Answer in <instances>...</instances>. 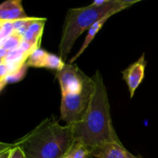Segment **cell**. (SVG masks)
I'll return each mask as SVG.
<instances>
[{
	"mask_svg": "<svg viewBox=\"0 0 158 158\" xmlns=\"http://www.w3.org/2000/svg\"><path fill=\"white\" fill-rule=\"evenodd\" d=\"M92 78L96 87L89 109L83 120L73 125L74 140L84 143L91 150L120 142L113 125L107 92L100 71H96Z\"/></svg>",
	"mask_w": 158,
	"mask_h": 158,
	"instance_id": "1",
	"label": "cell"
},
{
	"mask_svg": "<svg viewBox=\"0 0 158 158\" xmlns=\"http://www.w3.org/2000/svg\"><path fill=\"white\" fill-rule=\"evenodd\" d=\"M29 18L20 0H9L0 6V22H16Z\"/></svg>",
	"mask_w": 158,
	"mask_h": 158,
	"instance_id": "9",
	"label": "cell"
},
{
	"mask_svg": "<svg viewBox=\"0 0 158 158\" xmlns=\"http://www.w3.org/2000/svg\"><path fill=\"white\" fill-rule=\"evenodd\" d=\"M66 157L67 158H89L91 157V149L81 142L74 141Z\"/></svg>",
	"mask_w": 158,
	"mask_h": 158,
	"instance_id": "13",
	"label": "cell"
},
{
	"mask_svg": "<svg viewBox=\"0 0 158 158\" xmlns=\"http://www.w3.org/2000/svg\"><path fill=\"white\" fill-rule=\"evenodd\" d=\"M73 125H61L55 117H48L19 139L26 158H60L66 155L74 143Z\"/></svg>",
	"mask_w": 158,
	"mask_h": 158,
	"instance_id": "2",
	"label": "cell"
},
{
	"mask_svg": "<svg viewBox=\"0 0 158 158\" xmlns=\"http://www.w3.org/2000/svg\"><path fill=\"white\" fill-rule=\"evenodd\" d=\"M60 158H67V157H66V156H65V157H60Z\"/></svg>",
	"mask_w": 158,
	"mask_h": 158,
	"instance_id": "15",
	"label": "cell"
},
{
	"mask_svg": "<svg viewBox=\"0 0 158 158\" xmlns=\"http://www.w3.org/2000/svg\"><path fill=\"white\" fill-rule=\"evenodd\" d=\"M56 77L60 83L61 94L79 90L90 78L75 63H65L62 69L56 71Z\"/></svg>",
	"mask_w": 158,
	"mask_h": 158,
	"instance_id": "5",
	"label": "cell"
},
{
	"mask_svg": "<svg viewBox=\"0 0 158 158\" xmlns=\"http://www.w3.org/2000/svg\"><path fill=\"white\" fill-rule=\"evenodd\" d=\"M116 13H117V12H111V13L108 14V15H106V16H104L103 18H102L101 19L99 20L98 22H97L95 24H94L92 26H91L90 29H89V31H88L87 35H86V39H85L84 42H83V45H82V46L80 47V49H79V51L77 52V54H76V55L74 56L70 60H69V63H70V64H73L74 62L77 60V59L79 58V57L80 56V55H81V54L84 52L85 49H86V48L88 47V46L89 45V43H90L91 41L94 40V37H95L96 35L97 34V32H98L101 29V28L103 27V26L104 25V23L107 21L108 19L110 18L112 15H114V14H116Z\"/></svg>",
	"mask_w": 158,
	"mask_h": 158,
	"instance_id": "11",
	"label": "cell"
},
{
	"mask_svg": "<svg viewBox=\"0 0 158 158\" xmlns=\"http://www.w3.org/2000/svg\"><path fill=\"white\" fill-rule=\"evenodd\" d=\"M9 158H26V156L19 147L12 144V148Z\"/></svg>",
	"mask_w": 158,
	"mask_h": 158,
	"instance_id": "14",
	"label": "cell"
},
{
	"mask_svg": "<svg viewBox=\"0 0 158 158\" xmlns=\"http://www.w3.org/2000/svg\"><path fill=\"white\" fill-rule=\"evenodd\" d=\"M27 66L47 68L58 71L63 67L65 63L60 56L49 53L44 49H37L32 52L26 62Z\"/></svg>",
	"mask_w": 158,
	"mask_h": 158,
	"instance_id": "6",
	"label": "cell"
},
{
	"mask_svg": "<svg viewBox=\"0 0 158 158\" xmlns=\"http://www.w3.org/2000/svg\"><path fill=\"white\" fill-rule=\"evenodd\" d=\"M140 0H110L106 4L97 6L92 3L88 6L69 9L67 11L62 29L59 45V56L65 63L76 40L86 29L111 12H119Z\"/></svg>",
	"mask_w": 158,
	"mask_h": 158,
	"instance_id": "3",
	"label": "cell"
},
{
	"mask_svg": "<svg viewBox=\"0 0 158 158\" xmlns=\"http://www.w3.org/2000/svg\"><path fill=\"white\" fill-rule=\"evenodd\" d=\"M95 82L91 77L79 90L61 94L60 117L66 124L79 123L86 116L95 92Z\"/></svg>",
	"mask_w": 158,
	"mask_h": 158,
	"instance_id": "4",
	"label": "cell"
},
{
	"mask_svg": "<svg viewBox=\"0 0 158 158\" xmlns=\"http://www.w3.org/2000/svg\"><path fill=\"white\" fill-rule=\"evenodd\" d=\"M91 157L97 158H139L130 153L121 142L110 143L91 150Z\"/></svg>",
	"mask_w": 158,
	"mask_h": 158,
	"instance_id": "8",
	"label": "cell"
},
{
	"mask_svg": "<svg viewBox=\"0 0 158 158\" xmlns=\"http://www.w3.org/2000/svg\"><path fill=\"white\" fill-rule=\"evenodd\" d=\"M45 19L34 18L29 23L27 29L24 33V42L39 49L40 38L44 28Z\"/></svg>",
	"mask_w": 158,
	"mask_h": 158,
	"instance_id": "10",
	"label": "cell"
},
{
	"mask_svg": "<svg viewBox=\"0 0 158 158\" xmlns=\"http://www.w3.org/2000/svg\"><path fill=\"white\" fill-rule=\"evenodd\" d=\"M146 65L147 61L145 60L144 54H143L138 60L123 71V77L127 84L131 98H133L136 89L143 80Z\"/></svg>",
	"mask_w": 158,
	"mask_h": 158,
	"instance_id": "7",
	"label": "cell"
},
{
	"mask_svg": "<svg viewBox=\"0 0 158 158\" xmlns=\"http://www.w3.org/2000/svg\"><path fill=\"white\" fill-rule=\"evenodd\" d=\"M23 43H24L23 34L19 31L14 30V32L10 35L0 43H1L0 49H4L7 52H9L21 47Z\"/></svg>",
	"mask_w": 158,
	"mask_h": 158,
	"instance_id": "12",
	"label": "cell"
}]
</instances>
